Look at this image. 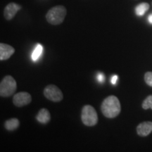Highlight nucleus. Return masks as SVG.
<instances>
[{"label": "nucleus", "instance_id": "f3484780", "mask_svg": "<svg viewBox=\"0 0 152 152\" xmlns=\"http://www.w3.org/2000/svg\"><path fill=\"white\" fill-rule=\"evenodd\" d=\"M118 75H113V77H111V83L112 85H115V84H116L117 83V80H118Z\"/></svg>", "mask_w": 152, "mask_h": 152}, {"label": "nucleus", "instance_id": "1a4fd4ad", "mask_svg": "<svg viewBox=\"0 0 152 152\" xmlns=\"http://www.w3.org/2000/svg\"><path fill=\"white\" fill-rule=\"evenodd\" d=\"M152 132V122L145 121L141 123L137 127V133L139 136L147 137Z\"/></svg>", "mask_w": 152, "mask_h": 152}, {"label": "nucleus", "instance_id": "6e6552de", "mask_svg": "<svg viewBox=\"0 0 152 152\" xmlns=\"http://www.w3.org/2000/svg\"><path fill=\"white\" fill-rule=\"evenodd\" d=\"M15 49L11 45L7 44H0V60L5 61L9 59L14 54Z\"/></svg>", "mask_w": 152, "mask_h": 152}, {"label": "nucleus", "instance_id": "4468645a", "mask_svg": "<svg viewBox=\"0 0 152 152\" xmlns=\"http://www.w3.org/2000/svg\"><path fill=\"white\" fill-rule=\"evenodd\" d=\"M142 108L144 110H147L149 109H152V95L147 96L145 99L144 100L142 103Z\"/></svg>", "mask_w": 152, "mask_h": 152}, {"label": "nucleus", "instance_id": "9b49d317", "mask_svg": "<svg viewBox=\"0 0 152 152\" xmlns=\"http://www.w3.org/2000/svg\"><path fill=\"white\" fill-rule=\"evenodd\" d=\"M20 122L17 118H11L7 120L4 123V127L7 130L14 131L19 127Z\"/></svg>", "mask_w": 152, "mask_h": 152}, {"label": "nucleus", "instance_id": "0eeeda50", "mask_svg": "<svg viewBox=\"0 0 152 152\" xmlns=\"http://www.w3.org/2000/svg\"><path fill=\"white\" fill-rule=\"evenodd\" d=\"M21 9L20 5L17 4L16 3L11 2L9 3L7 7H5L4 11V16L7 20H10L16 16V13Z\"/></svg>", "mask_w": 152, "mask_h": 152}, {"label": "nucleus", "instance_id": "7ed1b4c3", "mask_svg": "<svg viewBox=\"0 0 152 152\" xmlns=\"http://www.w3.org/2000/svg\"><path fill=\"white\" fill-rule=\"evenodd\" d=\"M81 120L86 126L92 127L96 125L98 122V115L96 110L90 105L83 106L81 113Z\"/></svg>", "mask_w": 152, "mask_h": 152}, {"label": "nucleus", "instance_id": "2eb2a0df", "mask_svg": "<svg viewBox=\"0 0 152 152\" xmlns=\"http://www.w3.org/2000/svg\"><path fill=\"white\" fill-rule=\"evenodd\" d=\"M144 80L145 83L152 87V72H147L144 75Z\"/></svg>", "mask_w": 152, "mask_h": 152}, {"label": "nucleus", "instance_id": "20e7f679", "mask_svg": "<svg viewBox=\"0 0 152 152\" xmlns=\"http://www.w3.org/2000/svg\"><path fill=\"white\" fill-rule=\"evenodd\" d=\"M17 84L12 76L7 75L0 83V95L2 97H9L16 92Z\"/></svg>", "mask_w": 152, "mask_h": 152}, {"label": "nucleus", "instance_id": "f8f14e48", "mask_svg": "<svg viewBox=\"0 0 152 152\" xmlns=\"http://www.w3.org/2000/svg\"><path fill=\"white\" fill-rule=\"evenodd\" d=\"M43 52V46L40 44H37L36 45L35 49L33 50V53L31 55V58L33 61H37L39 60V58H40L42 56V54Z\"/></svg>", "mask_w": 152, "mask_h": 152}, {"label": "nucleus", "instance_id": "39448f33", "mask_svg": "<svg viewBox=\"0 0 152 152\" xmlns=\"http://www.w3.org/2000/svg\"><path fill=\"white\" fill-rule=\"evenodd\" d=\"M44 95L49 100L54 102H61L64 98L61 90L54 85H49L44 90Z\"/></svg>", "mask_w": 152, "mask_h": 152}, {"label": "nucleus", "instance_id": "f03ea898", "mask_svg": "<svg viewBox=\"0 0 152 152\" xmlns=\"http://www.w3.org/2000/svg\"><path fill=\"white\" fill-rule=\"evenodd\" d=\"M66 9L64 6H56L49 9L46 14L47 22L50 24L56 26L63 23L66 16Z\"/></svg>", "mask_w": 152, "mask_h": 152}, {"label": "nucleus", "instance_id": "a211bd4d", "mask_svg": "<svg viewBox=\"0 0 152 152\" xmlns=\"http://www.w3.org/2000/svg\"><path fill=\"white\" fill-rule=\"evenodd\" d=\"M148 20H149V23L152 24V14H150L149 16V17H148Z\"/></svg>", "mask_w": 152, "mask_h": 152}, {"label": "nucleus", "instance_id": "9d476101", "mask_svg": "<svg viewBox=\"0 0 152 152\" xmlns=\"http://www.w3.org/2000/svg\"><path fill=\"white\" fill-rule=\"evenodd\" d=\"M36 119L39 123L47 124L51 120V115L47 109H41L36 115Z\"/></svg>", "mask_w": 152, "mask_h": 152}, {"label": "nucleus", "instance_id": "ddd939ff", "mask_svg": "<svg viewBox=\"0 0 152 152\" xmlns=\"http://www.w3.org/2000/svg\"><path fill=\"white\" fill-rule=\"evenodd\" d=\"M149 9V4L148 3L144 2L137 5L135 8V13L138 16H142L145 14Z\"/></svg>", "mask_w": 152, "mask_h": 152}, {"label": "nucleus", "instance_id": "423d86ee", "mask_svg": "<svg viewBox=\"0 0 152 152\" xmlns=\"http://www.w3.org/2000/svg\"><path fill=\"white\" fill-rule=\"evenodd\" d=\"M32 102V96L28 92H21L16 93L13 97V103L17 107H23Z\"/></svg>", "mask_w": 152, "mask_h": 152}, {"label": "nucleus", "instance_id": "dca6fc26", "mask_svg": "<svg viewBox=\"0 0 152 152\" xmlns=\"http://www.w3.org/2000/svg\"><path fill=\"white\" fill-rule=\"evenodd\" d=\"M97 80H98V81L101 83H104V82L105 81V75H104L103 73H99L97 75Z\"/></svg>", "mask_w": 152, "mask_h": 152}, {"label": "nucleus", "instance_id": "f257e3e1", "mask_svg": "<svg viewBox=\"0 0 152 152\" xmlns=\"http://www.w3.org/2000/svg\"><path fill=\"white\" fill-rule=\"evenodd\" d=\"M101 111L104 116L108 118L117 117L121 111V106L118 99L113 95L106 97L102 102Z\"/></svg>", "mask_w": 152, "mask_h": 152}]
</instances>
